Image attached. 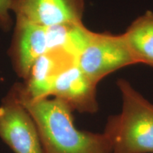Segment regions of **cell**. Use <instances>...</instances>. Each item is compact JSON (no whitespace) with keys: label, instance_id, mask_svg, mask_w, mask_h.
Instances as JSON below:
<instances>
[{"label":"cell","instance_id":"obj_1","mask_svg":"<svg viewBox=\"0 0 153 153\" xmlns=\"http://www.w3.org/2000/svg\"><path fill=\"white\" fill-rule=\"evenodd\" d=\"M12 89L35 120L43 153H111L106 133L76 128L73 111L62 101L54 97L30 100L24 94L21 84Z\"/></svg>","mask_w":153,"mask_h":153},{"label":"cell","instance_id":"obj_2","mask_svg":"<svg viewBox=\"0 0 153 153\" xmlns=\"http://www.w3.org/2000/svg\"><path fill=\"white\" fill-rule=\"evenodd\" d=\"M117 86L121 112L108 118L104 130L111 153H153V104L126 79H118Z\"/></svg>","mask_w":153,"mask_h":153},{"label":"cell","instance_id":"obj_3","mask_svg":"<svg viewBox=\"0 0 153 153\" xmlns=\"http://www.w3.org/2000/svg\"><path fill=\"white\" fill-rule=\"evenodd\" d=\"M76 64L97 85L108 74L137 62L123 34L93 32L87 45L76 57Z\"/></svg>","mask_w":153,"mask_h":153},{"label":"cell","instance_id":"obj_4","mask_svg":"<svg viewBox=\"0 0 153 153\" xmlns=\"http://www.w3.org/2000/svg\"><path fill=\"white\" fill-rule=\"evenodd\" d=\"M0 138L14 153H43L35 120L12 89L0 105Z\"/></svg>","mask_w":153,"mask_h":153},{"label":"cell","instance_id":"obj_5","mask_svg":"<svg viewBox=\"0 0 153 153\" xmlns=\"http://www.w3.org/2000/svg\"><path fill=\"white\" fill-rule=\"evenodd\" d=\"M16 21L43 26L82 22L84 0H9Z\"/></svg>","mask_w":153,"mask_h":153},{"label":"cell","instance_id":"obj_6","mask_svg":"<svg viewBox=\"0 0 153 153\" xmlns=\"http://www.w3.org/2000/svg\"><path fill=\"white\" fill-rule=\"evenodd\" d=\"M97 86L75 62L58 74L53 82L50 97L62 101L72 111L94 114L99 109Z\"/></svg>","mask_w":153,"mask_h":153},{"label":"cell","instance_id":"obj_7","mask_svg":"<svg viewBox=\"0 0 153 153\" xmlns=\"http://www.w3.org/2000/svg\"><path fill=\"white\" fill-rule=\"evenodd\" d=\"M48 51L45 26L16 21L11 56L19 76L26 79L36 61Z\"/></svg>","mask_w":153,"mask_h":153},{"label":"cell","instance_id":"obj_8","mask_svg":"<svg viewBox=\"0 0 153 153\" xmlns=\"http://www.w3.org/2000/svg\"><path fill=\"white\" fill-rule=\"evenodd\" d=\"M75 62V57L68 53L60 51H48L36 61L25 84H21L23 93L30 100L49 98L58 74Z\"/></svg>","mask_w":153,"mask_h":153},{"label":"cell","instance_id":"obj_9","mask_svg":"<svg viewBox=\"0 0 153 153\" xmlns=\"http://www.w3.org/2000/svg\"><path fill=\"white\" fill-rule=\"evenodd\" d=\"M50 51H60L76 60L92 35L82 22L45 26Z\"/></svg>","mask_w":153,"mask_h":153},{"label":"cell","instance_id":"obj_10","mask_svg":"<svg viewBox=\"0 0 153 153\" xmlns=\"http://www.w3.org/2000/svg\"><path fill=\"white\" fill-rule=\"evenodd\" d=\"M123 34L136 62L153 66L152 11L135 19Z\"/></svg>","mask_w":153,"mask_h":153},{"label":"cell","instance_id":"obj_11","mask_svg":"<svg viewBox=\"0 0 153 153\" xmlns=\"http://www.w3.org/2000/svg\"><path fill=\"white\" fill-rule=\"evenodd\" d=\"M9 0H0V28L7 31L11 27Z\"/></svg>","mask_w":153,"mask_h":153}]
</instances>
